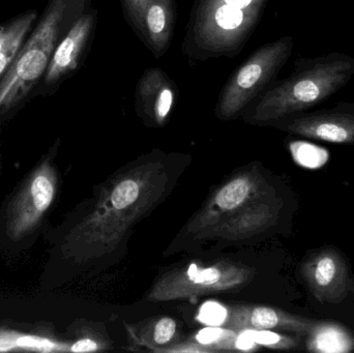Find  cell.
Here are the masks:
<instances>
[{"instance_id":"cell-10","label":"cell","mask_w":354,"mask_h":353,"mask_svg":"<svg viewBox=\"0 0 354 353\" xmlns=\"http://www.w3.org/2000/svg\"><path fill=\"white\" fill-rule=\"evenodd\" d=\"M301 274L312 296L322 304H339L351 292L346 261L334 249H322L311 255Z\"/></svg>"},{"instance_id":"cell-14","label":"cell","mask_w":354,"mask_h":353,"mask_svg":"<svg viewBox=\"0 0 354 353\" xmlns=\"http://www.w3.org/2000/svg\"><path fill=\"white\" fill-rule=\"evenodd\" d=\"M277 205L268 201V196L258 199L245 209L225 220L200 238L239 240L251 238L274 225L277 220Z\"/></svg>"},{"instance_id":"cell-18","label":"cell","mask_w":354,"mask_h":353,"mask_svg":"<svg viewBox=\"0 0 354 353\" xmlns=\"http://www.w3.org/2000/svg\"><path fill=\"white\" fill-rule=\"evenodd\" d=\"M237 332L228 327H210L198 332L191 341L212 352H236Z\"/></svg>"},{"instance_id":"cell-5","label":"cell","mask_w":354,"mask_h":353,"mask_svg":"<svg viewBox=\"0 0 354 353\" xmlns=\"http://www.w3.org/2000/svg\"><path fill=\"white\" fill-rule=\"evenodd\" d=\"M295 41L285 35L258 48L228 79L216 101V117L232 120L243 115L254 101L277 80L292 54Z\"/></svg>"},{"instance_id":"cell-23","label":"cell","mask_w":354,"mask_h":353,"mask_svg":"<svg viewBox=\"0 0 354 353\" xmlns=\"http://www.w3.org/2000/svg\"><path fill=\"white\" fill-rule=\"evenodd\" d=\"M157 352H212L208 350L207 348L203 347V346L199 345L196 342L189 341L185 342L183 344H179V345H174L169 348H158V350H153Z\"/></svg>"},{"instance_id":"cell-9","label":"cell","mask_w":354,"mask_h":353,"mask_svg":"<svg viewBox=\"0 0 354 353\" xmlns=\"http://www.w3.org/2000/svg\"><path fill=\"white\" fill-rule=\"evenodd\" d=\"M270 124L305 138L349 144L354 143V103L341 102L332 109L301 112Z\"/></svg>"},{"instance_id":"cell-20","label":"cell","mask_w":354,"mask_h":353,"mask_svg":"<svg viewBox=\"0 0 354 353\" xmlns=\"http://www.w3.org/2000/svg\"><path fill=\"white\" fill-rule=\"evenodd\" d=\"M229 310L216 302H207L200 308L197 319L199 323L210 327L226 325Z\"/></svg>"},{"instance_id":"cell-12","label":"cell","mask_w":354,"mask_h":353,"mask_svg":"<svg viewBox=\"0 0 354 353\" xmlns=\"http://www.w3.org/2000/svg\"><path fill=\"white\" fill-rule=\"evenodd\" d=\"M97 12L89 8L62 37L46 70V84H54L70 76L80 66L95 37Z\"/></svg>"},{"instance_id":"cell-16","label":"cell","mask_w":354,"mask_h":353,"mask_svg":"<svg viewBox=\"0 0 354 353\" xmlns=\"http://www.w3.org/2000/svg\"><path fill=\"white\" fill-rule=\"evenodd\" d=\"M37 12H27L6 25H0V77L8 72L20 51Z\"/></svg>"},{"instance_id":"cell-17","label":"cell","mask_w":354,"mask_h":353,"mask_svg":"<svg viewBox=\"0 0 354 353\" xmlns=\"http://www.w3.org/2000/svg\"><path fill=\"white\" fill-rule=\"evenodd\" d=\"M308 336V346L312 352H346L354 350V338L340 325L319 323Z\"/></svg>"},{"instance_id":"cell-13","label":"cell","mask_w":354,"mask_h":353,"mask_svg":"<svg viewBox=\"0 0 354 353\" xmlns=\"http://www.w3.org/2000/svg\"><path fill=\"white\" fill-rule=\"evenodd\" d=\"M318 323L319 321L291 314L272 307L237 305L229 310L226 327L235 332L245 330H279L308 336Z\"/></svg>"},{"instance_id":"cell-2","label":"cell","mask_w":354,"mask_h":353,"mask_svg":"<svg viewBox=\"0 0 354 353\" xmlns=\"http://www.w3.org/2000/svg\"><path fill=\"white\" fill-rule=\"evenodd\" d=\"M354 77V57L332 52L314 58H299L292 74L274 80L243 113L252 124H270L308 111L346 86Z\"/></svg>"},{"instance_id":"cell-21","label":"cell","mask_w":354,"mask_h":353,"mask_svg":"<svg viewBox=\"0 0 354 353\" xmlns=\"http://www.w3.org/2000/svg\"><path fill=\"white\" fill-rule=\"evenodd\" d=\"M177 325L174 319L170 317H162L155 323L151 331V339L153 345L151 350H155L162 346H166L174 339L176 334Z\"/></svg>"},{"instance_id":"cell-11","label":"cell","mask_w":354,"mask_h":353,"mask_svg":"<svg viewBox=\"0 0 354 353\" xmlns=\"http://www.w3.org/2000/svg\"><path fill=\"white\" fill-rule=\"evenodd\" d=\"M178 88L171 77L160 68H149L139 78L135 89L137 113L147 124H167L178 99Z\"/></svg>"},{"instance_id":"cell-22","label":"cell","mask_w":354,"mask_h":353,"mask_svg":"<svg viewBox=\"0 0 354 353\" xmlns=\"http://www.w3.org/2000/svg\"><path fill=\"white\" fill-rule=\"evenodd\" d=\"M127 22L130 25L137 37L140 35L143 10L149 0H118Z\"/></svg>"},{"instance_id":"cell-3","label":"cell","mask_w":354,"mask_h":353,"mask_svg":"<svg viewBox=\"0 0 354 353\" xmlns=\"http://www.w3.org/2000/svg\"><path fill=\"white\" fill-rule=\"evenodd\" d=\"M270 0H193L181 51L191 62L232 59L255 32Z\"/></svg>"},{"instance_id":"cell-19","label":"cell","mask_w":354,"mask_h":353,"mask_svg":"<svg viewBox=\"0 0 354 353\" xmlns=\"http://www.w3.org/2000/svg\"><path fill=\"white\" fill-rule=\"evenodd\" d=\"M252 341L257 345L266 346L274 350H290L297 346V342L293 338L280 335L270 330H245Z\"/></svg>"},{"instance_id":"cell-24","label":"cell","mask_w":354,"mask_h":353,"mask_svg":"<svg viewBox=\"0 0 354 353\" xmlns=\"http://www.w3.org/2000/svg\"><path fill=\"white\" fill-rule=\"evenodd\" d=\"M102 345L99 342L93 339H82L80 341L76 342L73 344L72 347L70 348L71 352H99L102 350Z\"/></svg>"},{"instance_id":"cell-8","label":"cell","mask_w":354,"mask_h":353,"mask_svg":"<svg viewBox=\"0 0 354 353\" xmlns=\"http://www.w3.org/2000/svg\"><path fill=\"white\" fill-rule=\"evenodd\" d=\"M263 178L256 172L237 174L216 191L201 211L189 222L187 231L199 238L258 199L268 196Z\"/></svg>"},{"instance_id":"cell-15","label":"cell","mask_w":354,"mask_h":353,"mask_svg":"<svg viewBox=\"0 0 354 353\" xmlns=\"http://www.w3.org/2000/svg\"><path fill=\"white\" fill-rule=\"evenodd\" d=\"M176 21V0H149L138 37L157 59H161L169 49Z\"/></svg>"},{"instance_id":"cell-4","label":"cell","mask_w":354,"mask_h":353,"mask_svg":"<svg viewBox=\"0 0 354 353\" xmlns=\"http://www.w3.org/2000/svg\"><path fill=\"white\" fill-rule=\"evenodd\" d=\"M93 0H50L43 19L0 82V115L18 105L47 70L62 35L89 10Z\"/></svg>"},{"instance_id":"cell-6","label":"cell","mask_w":354,"mask_h":353,"mask_svg":"<svg viewBox=\"0 0 354 353\" xmlns=\"http://www.w3.org/2000/svg\"><path fill=\"white\" fill-rule=\"evenodd\" d=\"M254 275L255 271L252 267L231 261H218L207 267L193 263L162 275L147 294V300H195L208 294L241 289L253 280Z\"/></svg>"},{"instance_id":"cell-7","label":"cell","mask_w":354,"mask_h":353,"mask_svg":"<svg viewBox=\"0 0 354 353\" xmlns=\"http://www.w3.org/2000/svg\"><path fill=\"white\" fill-rule=\"evenodd\" d=\"M57 186V173L49 161L29 174L8 209L6 234L10 240L18 242L39 227L55 200Z\"/></svg>"},{"instance_id":"cell-1","label":"cell","mask_w":354,"mask_h":353,"mask_svg":"<svg viewBox=\"0 0 354 353\" xmlns=\"http://www.w3.org/2000/svg\"><path fill=\"white\" fill-rule=\"evenodd\" d=\"M170 178L161 162H149L120 174L105 188L95 209L75 227L70 245L85 259L113 252L129 230L161 202Z\"/></svg>"}]
</instances>
